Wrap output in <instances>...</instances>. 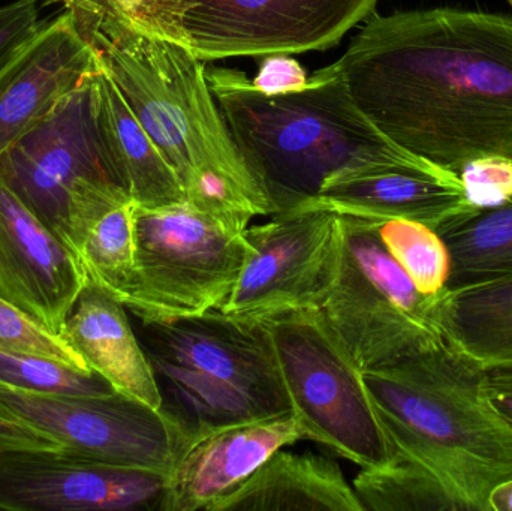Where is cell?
<instances>
[{"instance_id": "7a4b0ae2", "label": "cell", "mask_w": 512, "mask_h": 511, "mask_svg": "<svg viewBox=\"0 0 512 511\" xmlns=\"http://www.w3.org/2000/svg\"><path fill=\"white\" fill-rule=\"evenodd\" d=\"M141 125L179 174L186 195L215 182L255 216L274 215L188 45L153 32L113 0H60Z\"/></svg>"}, {"instance_id": "7402d4cb", "label": "cell", "mask_w": 512, "mask_h": 511, "mask_svg": "<svg viewBox=\"0 0 512 511\" xmlns=\"http://www.w3.org/2000/svg\"><path fill=\"white\" fill-rule=\"evenodd\" d=\"M438 321L445 341L481 365L512 360V278L447 291Z\"/></svg>"}, {"instance_id": "ac0fdd59", "label": "cell", "mask_w": 512, "mask_h": 511, "mask_svg": "<svg viewBox=\"0 0 512 511\" xmlns=\"http://www.w3.org/2000/svg\"><path fill=\"white\" fill-rule=\"evenodd\" d=\"M137 201L117 183L81 179L72 188L66 246L87 279L125 302L134 279Z\"/></svg>"}, {"instance_id": "e575fe53", "label": "cell", "mask_w": 512, "mask_h": 511, "mask_svg": "<svg viewBox=\"0 0 512 511\" xmlns=\"http://www.w3.org/2000/svg\"><path fill=\"white\" fill-rule=\"evenodd\" d=\"M5 449H11V447L5 446V444L0 443V450H5Z\"/></svg>"}, {"instance_id": "4dcf8cb0", "label": "cell", "mask_w": 512, "mask_h": 511, "mask_svg": "<svg viewBox=\"0 0 512 511\" xmlns=\"http://www.w3.org/2000/svg\"><path fill=\"white\" fill-rule=\"evenodd\" d=\"M484 383L493 407L512 431V360L484 366Z\"/></svg>"}, {"instance_id": "5b68a950", "label": "cell", "mask_w": 512, "mask_h": 511, "mask_svg": "<svg viewBox=\"0 0 512 511\" xmlns=\"http://www.w3.org/2000/svg\"><path fill=\"white\" fill-rule=\"evenodd\" d=\"M135 318L162 414L179 432L183 447L228 426L292 411L262 321L240 320L219 309L188 317Z\"/></svg>"}, {"instance_id": "603a6c76", "label": "cell", "mask_w": 512, "mask_h": 511, "mask_svg": "<svg viewBox=\"0 0 512 511\" xmlns=\"http://www.w3.org/2000/svg\"><path fill=\"white\" fill-rule=\"evenodd\" d=\"M438 233L450 252L448 291L512 278V198L453 219Z\"/></svg>"}, {"instance_id": "d4e9b609", "label": "cell", "mask_w": 512, "mask_h": 511, "mask_svg": "<svg viewBox=\"0 0 512 511\" xmlns=\"http://www.w3.org/2000/svg\"><path fill=\"white\" fill-rule=\"evenodd\" d=\"M379 237L421 294L439 299L448 291L451 260L441 234L406 219L376 221Z\"/></svg>"}, {"instance_id": "cb8c5ba5", "label": "cell", "mask_w": 512, "mask_h": 511, "mask_svg": "<svg viewBox=\"0 0 512 511\" xmlns=\"http://www.w3.org/2000/svg\"><path fill=\"white\" fill-rule=\"evenodd\" d=\"M352 488L364 511H468L429 465L402 453L361 468Z\"/></svg>"}, {"instance_id": "836d02e7", "label": "cell", "mask_w": 512, "mask_h": 511, "mask_svg": "<svg viewBox=\"0 0 512 511\" xmlns=\"http://www.w3.org/2000/svg\"><path fill=\"white\" fill-rule=\"evenodd\" d=\"M120 9L132 17L138 18L149 5L150 0H113Z\"/></svg>"}, {"instance_id": "6da1fadb", "label": "cell", "mask_w": 512, "mask_h": 511, "mask_svg": "<svg viewBox=\"0 0 512 511\" xmlns=\"http://www.w3.org/2000/svg\"><path fill=\"white\" fill-rule=\"evenodd\" d=\"M337 65L358 110L406 152L456 174L512 159V14L372 15Z\"/></svg>"}, {"instance_id": "3957f363", "label": "cell", "mask_w": 512, "mask_h": 511, "mask_svg": "<svg viewBox=\"0 0 512 511\" xmlns=\"http://www.w3.org/2000/svg\"><path fill=\"white\" fill-rule=\"evenodd\" d=\"M206 77L274 213L312 200L328 176L348 165L423 159L388 140L358 110L337 62L286 95H264L236 69L209 68Z\"/></svg>"}, {"instance_id": "d6a6232c", "label": "cell", "mask_w": 512, "mask_h": 511, "mask_svg": "<svg viewBox=\"0 0 512 511\" xmlns=\"http://www.w3.org/2000/svg\"><path fill=\"white\" fill-rule=\"evenodd\" d=\"M490 511H512V479L501 483L489 498Z\"/></svg>"}, {"instance_id": "277c9868", "label": "cell", "mask_w": 512, "mask_h": 511, "mask_svg": "<svg viewBox=\"0 0 512 511\" xmlns=\"http://www.w3.org/2000/svg\"><path fill=\"white\" fill-rule=\"evenodd\" d=\"M363 378L394 453L429 465L468 511H490L492 492L512 479V431L484 366L444 341Z\"/></svg>"}, {"instance_id": "8fae6325", "label": "cell", "mask_w": 512, "mask_h": 511, "mask_svg": "<svg viewBox=\"0 0 512 511\" xmlns=\"http://www.w3.org/2000/svg\"><path fill=\"white\" fill-rule=\"evenodd\" d=\"M0 411L72 452L165 476L183 449L182 437L161 410L120 392L39 395L0 383Z\"/></svg>"}, {"instance_id": "ba28073f", "label": "cell", "mask_w": 512, "mask_h": 511, "mask_svg": "<svg viewBox=\"0 0 512 511\" xmlns=\"http://www.w3.org/2000/svg\"><path fill=\"white\" fill-rule=\"evenodd\" d=\"M264 323L303 437L360 468L387 464L394 450L363 371L318 309L288 312Z\"/></svg>"}, {"instance_id": "ffe728a7", "label": "cell", "mask_w": 512, "mask_h": 511, "mask_svg": "<svg viewBox=\"0 0 512 511\" xmlns=\"http://www.w3.org/2000/svg\"><path fill=\"white\" fill-rule=\"evenodd\" d=\"M92 113L111 176L138 206L162 207L188 198L179 174L102 66L92 78Z\"/></svg>"}, {"instance_id": "7c38bea8", "label": "cell", "mask_w": 512, "mask_h": 511, "mask_svg": "<svg viewBox=\"0 0 512 511\" xmlns=\"http://www.w3.org/2000/svg\"><path fill=\"white\" fill-rule=\"evenodd\" d=\"M93 75L0 155V182L63 243L75 183L114 182L93 120Z\"/></svg>"}, {"instance_id": "4fadbf2b", "label": "cell", "mask_w": 512, "mask_h": 511, "mask_svg": "<svg viewBox=\"0 0 512 511\" xmlns=\"http://www.w3.org/2000/svg\"><path fill=\"white\" fill-rule=\"evenodd\" d=\"M167 476L66 447L0 450V510L162 511Z\"/></svg>"}, {"instance_id": "52a82bcc", "label": "cell", "mask_w": 512, "mask_h": 511, "mask_svg": "<svg viewBox=\"0 0 512 511\" xmlns=\"http://www.w3.org/2000/svg\"><path fill=\"white\" fill-rule=\"evenodd\" d=\"M336 272L318 309L361 371L411 359L445 341L438 300L424 296L379 237L376 221L339 216Z\"/></svg>"}, {"instance_id": "f546056e", "label": "cell", "mask_w": 512, "mask_h": 511, "mask_svg": "<svg viewBox=\"0 0 512 511\" xmlns=\"http://www.w3.org/2000/svg\"><path fill=\"white\" fill-rule=\"evenodd\" d=\"M309 80L307 72L294 57L277 53L264 56L252 84L264 95L277 96L301 92Z\"/></svg>"}, {"instance_id": "1f68e13d", "label": "cell", "mask_w": 512, "mask_h": 511, "mask_svg": "<svg viewBox=\"0 0 512 511\" xmlns=\"http://www.w3.org/2000/svg\"><path fill=\"white\" fill-rule=\"evenodd\" d=\"M0 443L11 449H59L62 444L0 411Z\"/></svg>"}, {"instance_id": "e0dca14e", "label": "cell", "mask_w": 512, "mask_h": 511, "mask_svg": "<svg viewBox=\"0 0 512 511\" xmlns=\"http://www.w3.org/2000/svg\"><path fill=\"white\" fill-rule=\"evenodd\" d=\"M292 411L210 432L183 447L167 476L162 511L206 510L283 447L303 440Z\"/></svg>"}, {"instance_id": "f1b7e54d", "label": "cell", "mask_w": 512, "mask_h": 511, "mask_svg": "<svg viewBox=\"0 0 512 511\" xmlns=\"http://www.w3.org/2000/svg\"><path fill=\"white\" fill-rule=\"evenodd\" d=\"M47 21L39 20L35 0H17L0 8V68L27 42L32 41Z\"/></svg>"}, {"instance_id": "30bf717a", "label": "cell", "mask_w": 512, "mask_h": 511, "mask_svg": "<svg viewBox=\"0 0 512 511\" xmlns=\"http://www.w3.org/2000/svg\"><path fill=\"white\" fill-rule=\"evenodd\" d=\"M251 255L219 311L249 321H268L318 306L336 272L339 215L300 204L246 228Z\"/></svg>"}, {"instance_id": "8992f818", "label": "cell", "mask_w": 512, "mask_h": 511, "mask_svg": "<svg viewBox=\"0 0 512 511\" xmlns=\"http://www.w3.org/2000/svg\"><path fill=\"white\" fill-rule=\"evenodd\" d=\"M252 216L215 198L135 209V270L123 305L138 318L219 309L251 255Z\"/></svg>"}, {"instance_id": "5bb4252c", "label": "cell", "mask_w": 512, "mask_h": 511, "mask_svg": "<svg viewBox=\"0 0 512 511\" xmlns=\"http://www.w3.org/2000/svg\"><path fill=\"white\" fill-rule=\"evenodd\" d=\"M307 204L370 221L406 219L436 231L477 210L459 174L426 159L348 165L328 176Z\"/></svg>"}, {"instance_id": "83f0119b", "label": "cell", "mask_w": 512, "mask_h": 511, "mask_svg": "<svg viewBox=\"0 0 512 511\" xmlns=\"http://www.w3.org/2000/svg\"><path fill=\"white\" fill-rule=\"evenodd\" d=\"M466 198L475 209H492L512 198V159L486 156L459 173Z\"/></svg>"}, {"instance_id": "4316f807", "label": "cell", "mask_w": 512, "mask_h": 511, "mask_svg": "<svg viewBox=\"0 0 512 511\" xmlns=\"http://www.w3.org/2000/svg\"><path fill=\"white\" fill-rule=\"evenodd\" d=\"M0 351L44 357L71 366L78 371H90L83 357L63 339L24 314L17 306L0 299Z\"/></svg>"}, {"instance_id": "9a60e30c", "label": "cell", "mask_w": 512, "mask_h": 511, "mask_svg": "<svg viewBox=\"0 0 512 511\" xmlns=\"http://www.w3.org/2000/svg\"><path fill=\"white\" fill-rule=\"evenodd\" d=\"M86 282L71 249L0 182V299L60 333Z\"/></svg>"}, {"instance_id": "2e32d148", "label": "cell", "mask_w": 512, "mask_h": 511, "mask_svg": "<svg viewBox=\"0 0 512 511\" xmlns=\"http://www.w3.org/2000/svg\"><path fill=\"white\" fill-rule=\"evenodd\" d=\"M101 68L71 12L47 21L0 68V155Z\"/></svg>"}, {"instance_id": "44dd1931", "label": "cell", "mask_w": 512, "mask_h": 511, "mask_svg": "<svg viewBox=\"0 0 512 511\" xmlns=\"http://www.w3.org/2000/svg\"><path fill=\"white\" fill-rule=\"evenodd\" d=\"M206 511H364L342 468L327 456L274 453Z\"/></svg>"}, {"instance_id": "d6986e66", "label": "cell", "mask_w": 512, "mask_h": 511, "mask_svg": "<svg viewBox=\"0 0 512 511\" xmlns=\"http://www.w3.org/2000/svg\"><path fill=\"white\" fill-rule=\"evenodd\" d=\"M60 335L114 390L161 410V395L137 332L116 297L87 279Z\"/></svg>"}, {"instance_id": "9c48e42d", "label": "cell", "mask_w": 512, "mask_h": 511, "mask_svg": "<svg viewBox=\"0 0 512 511\" xmlns=\"http://www.w3.org/2000/svg\"><path fill=\"white\" fill-rule=\"evenodd\" d=\"M376 5L378 0H150L137 20L188 45L201 62H213L327 50Z\"/></svg>"}, {"instance_id": "484cf974", "label": "cell", "mask_w": 512, "mask_h": 511, "mask_svg": "<svg viewBox=\"0 0 512 511\" xmlns=\"http://www.w3.org/2000/svg\"><path fill=\"white\" fill-rule=\"evenodd\" d=\"M0 383L39 395L98 396L117 392L96 372L8 351H0Z\"/></svg>"}]
</instances>
